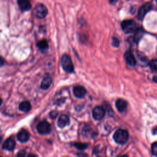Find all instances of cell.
Masks as SVG:
<instances>
[{
    "label": "cell",
    "instance_id": "15",
    "mask_svg": "<svg viewBox=\"0 0 157 157\" xmlns=\"http://www.w3.org/2000/svg\"><path fill=\"white\" fill-rule=\"evenodd\" d=\"M52 83V79L51 77L47 74L43 78V80L41 84V88L43 90H47L51 86Z\"/></svg>",
    "mask_w": 157,
    "mask_h": 157
},
{
    "label": "cell",
    "instance_id": "25",
    "mask_svg": "<svg viewBox=\"0 0 157 157\" xmlns=\"http://www.w3.org/2000/svg\"><path fill=\"white\" fill-rule=\"evenodd\" d=\"M25 155H26V152L25 151H20L17 154V156H24Z\"/></svg>",
    "mask_w": 157,
    "mask_h": 157
},
{
    "label": "cell",
    "instance_id": "28",
    "mask_svg": "<svg viewBox=\"0 0 157 157\" xmlns=\"http://www.w3.org/2000/svg\"><path fill=\"white\" fill-rule=\"evenodd\" d=\"M156 76H154L153 79H154V81H155V82H156Z\"/></svg>",
    "mask_w": 157,
    "mask_h": 157
},
{
    "label": "cell",
    "instance_id": "6",
    "mask_svg": "<svg viewBox=\"0 0 157 157\" xmlns=\"http://www.w3.org/2000/svg\"><path fill=\"white\" fill-rule=\"evenodd\" d=\"M152 7L153 6L150 3H147L142 6L138 11V19L142 21L144 19V18L147 13L152 9Z\"/></svg>",
    "mask_w": 157,
    "mask_h": 157
},
{
    "label": "cell",
    "instance_id": "5",
    "mask_svg": "<svg viewBox=\"0 0 157 157\" xmlns=\"http://www.w3.org/2000/svg\"><path fill=\"white\" fill-rule=\"evenodd\" d=\"M48 10L46 7L43 4H38L34 9V16L38 19H44L47 15Z\"/></svg>",
    "mask_w": 157,
    "mask_h": 157
},
{
    "label": "cell",
    "instance_id": "7",
    "mask_svg": "<svg viewBox=\"0 0 157 157\" xmlns=\"http://www.w3.org/2000/svg\"><path fill=\"white\" fill-rule=\"evenodd\" d=\"M124 57H125L126 62L127 63V64L128 65H129V66H131V67L136 66V63H137L136 60L134 55L133 54L132 52L130 50H127L125 52Z\"/></svg>",
    "mask_w": 157,
    "mask_h": 157
},
{
    "label": "cell",
    "instance_id": "12",
    "mask_svg": "<svg viewBox=\"0 0 157 157\" xmlns=\"http://www.w3.org/2000/svg\"><path fill=\"white\" fill-rule=\"evenodd\" d=\"M16 146V142L14 139L12 138H9L7 139L3 144V149L8 151H12L14 149Z\"/></svg>",
    "mask_w": 157,
    "mask_h": 157
},
{
    "label": "cell",
    "instance_id": "19",
    "mask_svg": "<svg viewBox=\"0 0 157 157\" xmlns=\"http://www.w3.org/2000/svg\"><path fill=\"white\" fill-rule=\"evenodd\" d=\"M74 146H75V147H76L77 149L82 150H84V149H87V147H88V145L87 144L76 143V144H74Z\"/></svg>",
    "mask_w": 157,
    "mask_h": 157
},
{
    "label": "cell",
    "instance_id": "2",
    "mask_svg": "<svg viewBox=\"0 0 157 157\" xmlns=\"http://www.w3.org/2000/svg\"><path fill=\"white\" fill-rule=\"evenodd\" d=\"M121 27L123 31L126 34L134 33L137 29L136 23L133 20H126L122 22Z\"/></svg>",
    "mask_w": 157,
    "mask_h": 157
},
{
    "label": "cell",
    "instance_id": "21",
    "mask_svg": "<svg viewBox=\"0 0 157 157\" xmlns=\"http://www.w3.org/2000/svg\"><path fill=\"white\" fill-rule=\"evenodd\" d=\"M152 152L154 156H157V143L154 142L152 146Z\"/></svg>",
    "mask_w": 157,
    "mask_h": 157
},
{
    "label": "cell",
    "instance_id": "24",
    "mask_svg": "<svg viewBox=\"0 0 157 157\" xmlns=\"http://www.w3.org/2000/svg\"><path fill=\"white\" fill-rule=\"evenodd\" d=\"M4 63V60L3 57H1L0 56V67H1L2 66H3V64Z\"/></svg>",
    "mask_w": 157,
    "mask_h": 157
},
{
    "label": "cell",
    "instance_id": "18",
    "mask_svg": "<svg viewBox=\"0 0 157 157\" xmlns=\"http://www.w3.org/2000/svg\"><path fill=\"white\" fill-rule=\"evenodd\" d=\"M37 46L41 50H47V49L49 47L48 42L46 40H45V39H44V40H42L41 41H39L37 43Z\"/></svg>",
    "mask_w": 157,
    "mask_h": 157
},
{
    "label": "cell",
    "instance_id": "14",
    "mask_svg": "<svg viewBox=\"0 0 157 157\" xmlns=\"http://www.w3.org/2000/svg\"><path fill=\"white\" fill-rule=\"evenodd\" d=\"M18 4L22 11H28L31 7L29 0H18Z\"/></svg>",
    "mask_w": 157,
    "mask_h": 157
},
{
    "label": "cell",
    "instance_id": "30",
    "mask_svg": "<svg viewBox=\"0 0 157 157\" xmlns=\"http://www.w3.org/2000/svg\"><path fill=\"white\" fill-rule=\"evenodd\" d=\"M1 104H2V100L1 98H0V106L1 105Z\"/></svg>",
    "mask_w": 157,
    "mask_h": 157
},
{
    "label": "cell",
    "instance_id": "20",
    "mask_svg": "<svg viewBox=\"0 0 157 157\" xmlns=\"http://www.w3.org/2000/svg\"><path fill=\"white\" fill-rule=\"evenodd\" d=\"M150 69L153 71H156L157 70V60L156 59L153 60L149 63Z\"/></svg>",
    "mask_w": 157,
    "mask_h": 157
},
{
    "label": "cell",
    "instance_id": "23",
    "mask_svg": "<svg viewBox=\"0 0 157 157\" xmlns=\"http://www.w3.org/2000/svg\"><path fill=\"white\" fill-rule=\"evenodd\" d=\"M119 40L117 37H113L112 38V46L114 47H118L119 46Z\"/></svg>",
    "mask_w": 157,
    "mask_h": 157
},
{
    "label": "cell",
    "instance_id": "29",
    "mask_svg": "<svg viewBox=\"0 0 157 157\" xmlns=\"http://www.w3.org/2000/svg\"><path fill=\"white\" fill-rule=\"evenodd\" d=\"M2 140H3V138H2V137H1V136H0V143H1V142Z\"/></svg>",
    "mask_w": 157,
    "mask_h": 157
},
{
    "label": "cell",
    "instance_id": "11",
    "mask_svg": "<svg viewBox=\"0 0 157 157\" xmlns=\"http://www.w3.org/2000/svg\"><path fill=\"white\" fill-rule=\"evenodd\" d=\"M17 139L20 142L22 143L27 142L30 139V134L27 130L22 129L17 135Z\"/></svg>",
    "mask_w": 157,
    "mask_h": 157
},
{
    "label": "cell",
    "instance_id": "9",
    "mask_svg": "<svg viewBox=\"0 0 157 157\" xmlns=\"http://www.w3.org/2000/svg\"><path fill=\"white\" fill-rule=\"evenodd\" d=\"M73 93L76 97L78 98H82L86 95L87 90L84 87L77 85L74 88Z\"/></svg>",
    "mask_w": 157,
    "mask_h": 157
},
{
    "label": "cell",
    "instance_id": "17",
    "mask_svg": "<svg viewBox=\"0 0 157 157\" xmlns=\"http://www.w3.org/2000/svg\"><path fill=\"white\" fill-rule=\"evenodd\" d=\"M31 104L28 101H23L19 105V110L23 112H28L31 110Z\"/></svg>",
    "mask_w": 157,
    "mask_h": 157
},
{
    "label": "cell",
    "instance_id": "22",
    "mask_svg": "<svg viewBox=\"0 0 157 157\" xmlns=\"http://www.w3.org/2000/svg\"><path fill=\"white\" fill-rule=\"evenodd\" d=\"M138 58L139 59V60L142 62L143 63H146L147 62V58L145 57V55H144L143 54H141L138 55Z\"/></svg>",
    "mask_w": 157,
    "mask_h": 157
},
{
    "label": "cell",
    "instance_id": "26",
    "mask_svg": "<svg viewBox=\"0 0 157 157\" xmlns=\"http://www.w3.org/2000/svg\"><path fill=\"white\" fill-rule=\"evenodd\" d=\"M118 0H109V3L111 4H115L117 2Z\"/></svg>",
    "mask_w": 157,
    "mask_h": 157
},
{
    "label": "cell",
    "instance_id": "1",
    "mask_svg": "<svg viewBox=\"0 0 157 157\" xmlns=\"http://www.w3.org/2000/svg\"><path fill=\"white\" fill-rule=\"evenodd\" d=\"M114 139L117 144L123 145L128 142L129 139V134L127 131L122 129L117 130L114 135Z\"/></svg>",
    "mask_w": 157,
    "mask_h": 157
},
{
    "label": "cell",
    "instance_id": "10",
    "mask_svg": "<svg viewBox=\"0 0 157 157\" xmlns=\"http://www.w3.org/2000/svg\"><path fill=\"white\" fill-rule=\"evenodd\" d=\"M127 106H128L127 102L122 99H117L115 103V106L117 110L121 113L124 112L126 110Z\"/></svg>",
    "mask_w": 157,
    "mask_h": 157
},
{
    "label": "cell",
    "instance_id": "27",
    "mask_svg": "<svg viewBox=\"0 0 157 157\" xmlns=\"http://www.w3.org/2000/svg\"><path fill=\"white\" fill-rule=\"evenodd\" d=\"M156 133V128L155 127V128H154V132H153V134L155 135Z\"/></svg>",
    "mask_w": 157,
    "mask_h": 157
},
{
    "label": "cell",
    "instance_id": "13",
    "mask_svg": "<svg viewBox=\"0 0 157 157\" xmlns=\"http://www.w3.org/2000/svg\"><path fill=\"white\" fill-rule=\"evenodd\" d=\"M70 123V118L67 115H61L58 120V126L61 128H64Z\"/></svg>",
    "mask_w": 157,
    "mask_h": 157
},
{
    "label": "cell",
    "instance_id": "3",
    "mask_svg": "<svg viewBox=\"0 0 157 157\" xmlns=\"http://www.w3.org/2000/svg\"><path fill=\"white\" fill-rule=\"evenodd\" d=\"M61 66L64 71L68 73H71L74 71V65L71 57L64 54L63 55L61 58Z\"/></svg>",
    "mask_w": 157,
    "mask_h": 157
},
{
    "label": "cell",
    "instance_id": "16",
    "mask_svg": "<svg viewBox=\"0 0 157 157\" xmlns=\"http://www.w3.org/2000/svg\"><path fill=\"white\" fill-rule=\"evenodd\" d=\"M135 31L136 32H135V34L133 40L136 44H138L139 42L141 41V39H142V37H143L144 33V31L143 28H139L136 29Z\"/></svg>",
    "mask_w": 157,
    "mask_h": 157
},
{
    "label": "cell",
    "instance_id": "4",
    "mask_svg": "<svg viewBox=\"0 0 157 157\" xmlns=\"http://www.w3.org/2000/svg\"><path fill=\"white\" fill-rule=\"evenodd\" d=\"M37 130L39 134L46 135L51 132L52 127L50 124L46 120H43L39 123L37 126Z\"/></svg>",
    "mask_w": 157,
    "mask_h": 157
},
{
    "label": "cell",
    "instance_id": "8",
    "mask_svg": "<svg viewBox=\"0 0 157 157\" xmlns=\"http://www.w3.org/2000/svg\"><path fill=\"white\" fill-rule=\"evenodd\" d=\"M105 115V110L102 106H96L93 110V117L96 120H101Z\"/></svg>",
    "mask_w": 157,
    "mask_h": 157
}]
</instances>
